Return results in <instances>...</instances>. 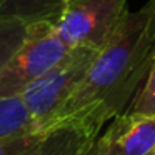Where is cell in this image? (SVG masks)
<instances>
[{"label":"cell","instance_id":"obj_3","mask_svg":"<svg viewBox=\"0 0 155 155\" xmlns=\"http://www.w3.org/2000/svg\"><path fill=\"white\" fill-rule=\"evenodd\" d=\"M68 52L70 47L58 37L54 22L28 25L25 40L0 70V98L20 97Z\"/></svg>","mask_w":155,"mask_h":155},{"label":"cell","instance_id":"obj_11","mask_svg":"<svg viewBox=\"0 0 155 155\" xmlns=\"http://www.w3.org/2000/svg\"><path fill=\"white\" fill-rule=\"evenodd\" d=\"M42 134H28V135H22V137L0 140V155H20L22 152L30 148L40 138Z\"/></svg>","mask_w":155,"mask_h":155},{"label":"cell","instance_id":"obj_2","mask_svg":"<svg viewBox=\"0 0 155 155\" xmlns=\"http://www.w3.org/2000/svg\"><path fill=\"white\" fill-rule=\"evenodd\" d=\"M98 50L85 47L70 48L67 55L20 94L37 132L55 127L64 107L82 84Z\"/></svg>","mask_w":155,"mask_h":155},{"label":"cell","instance_id":"obj_12","mask_svg":"<svg viewBox=\"0 0 155 155\" xmlns=\"http://www.w3.org/2000/svg\"><path fill=\"white\" fill-rule=\"evenodd\" d=\"M84 155H108L107 148H105V143H104V140L100 138V135L92 142L90 147L84 152Z\"/></svg>","mask_w":155,"mask_h":155},{"label":"cell","instance_id":"obj_8","mask_svg":"<svg viewBox=\"0 0 155 155\" xmlns=\"http://www.w3.org/2000/svg\"><path fill=\"white\" fill-rule=\"evenodd\" d=\"M28 134H42L34 127L30 115L20 97L0 98V140L22 137Z\"/></svg>","mask_w":155,"mask_h":155},{"label":"cell","instance_id":"obj_4","mask_svg":"<svg viewBox=\"0 0 155 155\" xmlns=\"http://www.w3.org/2000/svg\"><path fill=\"white\" fill-rule=\"evenodd\" d=\"M128 14L127 0H70L54 27L70 48L102 50Z\"/></svg>","mask_w":155,"mask_h":155},{"label":"cell","instance_id":"obj_10","mask_svg":"<svg viewBox=\"0 0 155 155\" xmlns=\"http://www.w3.org/2000/svg\"><path fill=\"white\" fill-rule=\"evenodd\" d=\"M127 112H138V114L155 115V57L152 62V67L145 78L142 88L138 90L137 97L130 104Z\"/></svg>","mask_w":155,"mask_h":155},{"label":"cell","instance_id":"obj_7","mask_svg":"<svg viewBox=\"0 0 155 155\" xmlns=\"http://www.w3.org/2000/svg\"><path fill=\"white\" fill-rule=\"evenodd\" d=\"M64 7L62 0H0V18H15L27 25L55 24Z\"/></svg>","mask_w":155,"mask_h":155},{"label":"cell","instance_id":"obj_1","mask_svg":"<svg viewBox=\"0 0 155 155\" xmlns=\"http://www.w3.org/2000/svg\"><path fill=\"white\" fill-rule=\"evenodd\" d=\"M155 57V0L130 12L117 34L97 52L57 124H74L100 135L125 114L142 88Z\"/></svg>","mask_w":155,"mask_h":155},{"label":"cell","instance_id":"obj_5","mask_svg":"<svg viewBox=\"0 0 155 155\" xmlns=\"http://www.w3.org/2000/svg\"><path fill=\"white\" fill-rule=\"evenodd\" d=\"M108 155H155V115L125 112L100 135Z\"/></svg>","mask_w":155,"mask_h":155},{"label":"cell","instance_id":"obj_6","mask_svg":"<svg viewBox=\"0 0 155 155\" xmlns=\"http://www.w3.org/2000/svg\"><path fill=\"white\" fill-rule=\"evenodd\" d=\"M94 132L74 124H60L44 132L37 142L20 155H84L97 138Z\"/></svg>","mask_w":155,"mask_h":155},{"label":"cell","instance_id":"obj_9","mask_svg":"<svg viewBox=\"0 0 155 155\" xmlns=\"http://www.w3.org/2000/svg\"><path fill=\"white\" fill-rule=\"evenodd\" d=\"M27 27L15 18H0V70L25 40Z\"/></svg>","mask_w":155,"mask_h":155}]
</instances>
